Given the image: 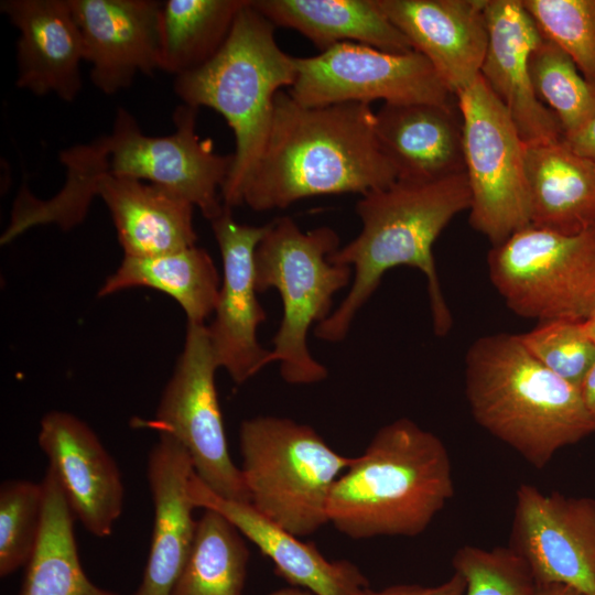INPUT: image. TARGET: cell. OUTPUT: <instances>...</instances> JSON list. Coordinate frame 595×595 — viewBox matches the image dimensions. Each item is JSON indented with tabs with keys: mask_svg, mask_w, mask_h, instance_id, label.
<instances>
[{
	"mask_svg": "<svg viewBox=\"0 0 595 595\" xmlns=\"http://www.w3.org/2000/svg\"><path fill=\"white\" fill-rule=\"evenodd\" d=\"M466 582L464 577L454 571V574L436 586H421L416 584H400L389 586L381 591H374L372 595H464Z\"/></svg>",
	"mask_w": 595,
	"mask_h": 595,
	"instance_id": "cell-35",
	"label": "cell"
},
{
	"mask_svg": "<svg viewBox=\"0 0 595 595\" xmlns=\"http://www.w3.org/2000/svg\"><path fill=\"white\" fill-rule=\"evenodd\" d=\"M210 223L220 250L223 278L215 317L207 331L218 368L241 385L267 366L270 351L257 338L267 314L257 298L255 271V252L270 223L240 224L227 206Z\"/></svg>",
	"mask_w": 595,
	"mask_h": 595,
	"instance_id": "cell-14",
	"label": "cell"
},
{
	"mask_svg": "<svg viewBox=\"0 0 595 595\" xmlns=\"http://www.w3.org/2000/svg\"><path fill=\"white\" fill-rule=\"evenodd\" d=\"M486 1L377 0V3L456 95L480 75L488 44Z\"/></svg>",
	"mask_w": 595,
	"mask_h": 595,
	"instance_id": "cell-18",
	"label": "cell"
},
{
	"mask_svg": "<svg viewBox=\"0 0 595 595\" xmlns=\"http://www.w3.org/2000/svg\"><path fill=\"white\" fill-rule=\"evenodd\" d=\"M95 193L110 212L125 257H155L196 246L195 206L176 193L115 176H102Z\"/></svg>",
	"mask_w": 595,
	"mask_h": 595,
	"instance_id": "cell-23",
	"label": "cell"
},
{
	"mask_svg": "<svg viewBox=\"0 0 595 595\" xmlns=\"http://www.w3.org/2000/svg\"><path fill=\"white\" fill-rule=\"evenodd\" d=\"M563 141L577 154L595 162V116L576 133Z\"/></svg>",
	"mask_w": 595,
	"mask_h": 595,
	"instance_id": "cell-36",
	"label": "cell"
},
{
	"mask_svg": "<svg viewBox=\"0 0 595 595\" xmlns=\"http://www.w3.org/2000/svg\"><path fill=\"white\" fill-rule=\"evenodd\" d=\"M197 111L181 105L173 115L175 131L153 137L141 131L127 109L118 108L110 133L60 154L66 177L56 195L39 199L26 188L20 191L12 208L10 232L18 237L46 224H56L64 230L77 226L84 220L102 176L163 186L191 202L212 221L224 209L221 187L234 156L216 153L210 139L198 137Z\"/></svg>",
	"mask_w": 595,
	"mask_h": 595,
	"instance_id": "cell-1",
	"label": "cell"
},
{
	"mask_svg": "<svg viewBox=\"0 0 595 595\" xmlns=\"http://www.w3.org/2000/svg\"><path fill=\"white\" fill-rule=\"evenodd\" d=\"M269 595H313V594L300 587L288 586V587L275 589L271 592Z\"/></svg>",
	"mask_w": 595,
	"mask_h": 595,
	"instance_id": "cell-39",
	"label": "cell"
},
{
	"mask_svg": "<svg viewBox=\"0 0 595 595\" xmlns=\"http://www.w3.org/2000/svg\"><path fill=\"white\" fill-rule=\"evenodd\" d=\"M453 494L452 463L442 440L401 418L380 428L336 480L328 522L356 540L416 537Z\"/></svg>",
	"mask_w": 595,
	"mask_h": 595,
	"instance_id": "cell-4",
	"label": "cell"
},
{
	"mask_svg": "<svg viewBox=\"0 0 595 595\" xmlns=\"http://www.w3.org/2000/svg\"><path fill=\"white\" fill-rule=\"evenodd\" d=\"M518 335L539 363L575 387L595 361V343L586 333L583 322H538L536 327Z\"/></svg>",
	"mask_w": 595,
	"mask_h": 595,
	"instance_id": "cell-33",
	"label": "cell"
},
{
	"mask_svg": "<svg viewBox=\"0 0 595 595\" xmlns=\"http://www.w3.org/2000/svg\"><path fill=\"white\" fill-rule=\"evenodd\" d=\"M239 451L250 505L303 538L328 523V500L354 457L337 453L310 425L259 415L239 428Z\"/></svg>",
	"mask_w": 595,
	"mask_h": 595,
	"instance_id": "cell-8",
	"label": "cell"
},
{
	"mask_svg": "<svg viewBox=\"0 0 595 595\" xmlns=\"http://www.w3.org/2000/svg\"><path fill=\"white\" fill-rule=\"evenodd\" d=\"M79 28L90 80L115 95L137 74L161 69V9L156 0H67Z\"/></svg>",
	"mask_w": 595,
	"mask_h": 595,
	"instance_id": "cell-16",
	"label": "cell"
},
{
	"mask_svg": "<svg viewBox=\"0 0 595 595\" xmlns=\"http://www.w3.org/2000/svg\"><path fill=\"white\" fill-rule=\"evenodd\" d=\"M455 96L463 120L469 224L494 247L531 225L526 143L480 75Z\"/></svg>",
	"mask_w": 595,
	"mask_h": 595,
	"instance_id": "cell-10",
	"label": "cell"
},
{
	"mask_svg": "<svg viewBox=\"0 0 595 595\" xmlns=\"http://www.w3.org/2000/svg\"><path fill=\"white\" fill-rule=\"evenodd\" d=\"M577 388L585 408L595 418V361Z\"/></svg>",
	"mask_w": 595,
	"mask_h": 595,
	"instance_id": "cell-37",
	"label": "cell"
},
{
	"mask_svg": "<svg viewBox=\"0 0 595 595\" xmlns=\"http://www.w3.org/2000/svg\"><path fill=\"white\" fill-rule=\"evenodd\" d=\"M274 29L248 0L219 52L174 80V91L185 105L212 108L232 130L234 161L221 187L229 208L242 205L269 136L277 94L295 80V57L280 48Z\"/></svg>",
	"mask_w": 595,
	"mask_h": 595,
	"instance_id": "cell-6",
	"label": "cell"
},
{
	"mask_svg": "<svg viewBox=\"0 0 595 595\" xmlns=\"http://www.w3.org/2000/svg\"><path fill=\"white\" fill-rule=\"evenodd\" d=\"M335 230L322 226L302 231L288 216L270 221L255 252L258 292L275 289L283 316L272 339L266 365L280 364L281 377L292 385H312L327 377V369L310 353L307 334L326 320L334 295L348 285L353 268L329 260L339 248Z\"/></svg>",
	"mask_w": 595,
	"mask_h": 595,
	"instance_id": "cell-7",
	"label": "cell"
},
{
	"mask_svg": "<svg viewBox=\"0 0 595 595\" xmlns=\"http://www.w3.org/2000/svg\"><path fill=\"white\" fill-rule=\"evenodd\" d=\"M248 0H166L161 9V71L180 76L209 62Z\"/></svg>",
	"mask_w": 595,
	"mask_h": 595,
	"instance_id": "cell-28",
	"label": "cell"
},
{
	"mask_svg": "<svg viewBox=\"0 0 595 595\" xmlns=\"http://www.w3.org/2000/svg\"><path fill=\"white\" fill-rule=\"evenodd\" d=\"M43 484L26 479L0 486V575L6 577L29 563L43 520Z\"/></svg>",
	"mask_w": 595,
	"mask_h": 595,
	"instance_id": "cell-31",
	"label": "cell"
},
{
	"mask_svg": "<svg viewBox=\"0 0 595 595\" xmlns=\"http://www.w3.org/2000/svg\"><path fill=\"white\" fill-rule=\"evenodd\" d=\"M529 69L533 90L559 119L563 138L580 131L595 116V90L553 42L542 39L530 55Z\"/></svg>",
	"mask_w": 595,
	"mask_h": 595,
	"instance_id": "cell-30",
	"label": "cell"
},
{
	"mask_svg": "<svg viewBox=\"0 0 595 595\" xmlns=\"http://www.w3.org/2000/svg\"><path fill=\"white\" fill-rule=\"evenodd\" d=\"M470 207L465 172L432 181H394L387 187L361 195L356 212L359 235L329 255V260L353 268V283L342 303L318 323L315 336L342 342L358 311L378 289L383 274L408 266L425 275L433 329L437 336L452 327L433 257V245L459 213Z\"/></svg>",
	"mask_w": 595,
	"mask_h": 595,
	"instance_id": "cell-3",
	"label": "cell"
},
{
	"mask_svg": "<svg viewBox=\"0 0 595 595\" xmlns=\"http://www.w3.org/2000/svg\"><path fill=\"white\" fill-rule=\"evenodd\" d=\"M248 561L242 533L221 513L204 509L170 595H242Z\"/></svg>",
	"mask_w": 595,
	"mask_h": 595,
	"instance_id": "cell-29",
	"label": "cell"
},
{
	"mask_svg": "<svg viewBox=\"0 0 595 595\" xmlns=\"http://www.w3.org/2000/svg\"><path fill=\"white\" fill-rule=\"evenodd\" d=\"M217 369L207 325L187 323L183 350L155 416L147 425L175 439L186 450L196 476L210 490L250 504L241 470L228 451L215 383Z\"/></svg>",
	"mask_w": 595,
	"mask_h": 595,
	"instance_id": "cell-11",
	"label": "cell"
},
{
	"mask_svg": "<svg viewBox=\"0 0 595 595\" xmlns=\"http://www.w3.org/2000/svg\"><path fill=\"white\" fill-rule=\"evenodd\" d=\"M288 93L307 107L343 102L448 104L453 93L419 52L391 53L360 43L336 44L317 55L295 57Z\"/></svg>",
	"mask_w": 595,
	"mask_h": 595,
	"instance_id": "cell-12",
	"label": "cell"
},
{
	"mask_svg": "<svg viewBox=\"0 0 595 595\" xmlns=\"http://www.w3.org/2000/svg\"><path fill=\"white\" fill-rule=\"evenodd\" d=\"M487 263L518 316L584 322L595 315V227L563 235L529 225L494 246Z\"/></svg>",
	"mask_w": 595,
	"mask_h": 595,
	"instance_id": "cell-9",
	"label": "cell"
},
{
	"mask_svg": "<svg viewBox=\"0 0 595 595\" xmlns=\"http://www.w3.org/2000/svg\"><path fill=\"white\" fill-rule=\"evenodd\" d=\"M394 181L397 173L379 145L370 105L307 107L281 90L242 204L258 212L283 209L313 196L365 195Z\"/></svg>",
	"mask_w": 595,
	"mask_h": 595,
	"instance_id": "cell-2",
	"label": "cell"
},
{
	"mask_svg": "<svg viewBox=\"0 0 595 595\" xmlns=\"http://www.w3.org/2000/svg\"><path fill=\"white\" fill-rule=\"evenodd\" d=\"M455 572L466 582L464 595H532L536 581L511 548H459L452 560Z\"/></svg>",
	"mask_w": 595,
	"mask_h": 595,
	"instance_id": "cell-34",
	"label": "cell"
},
{
	"mask_svg": "<svg viewBox=\"0 0 595 595\" xmlns=\"http://www.w3.org/2000/svg\"><path fill=\"white\" fill-rule=\"evenodd\" d=\"M376 136L397 178L432 181L464 173L463 120L448 104H383Z\"/></svg>",
	"mask_w": 595,
	"mask_h": 595,
	"instance_id": "cell-22",
	"label": "cell"
},
{
	"mask_svg": "<svg viewBox=\"0 0 595 595\" xmlns=\"http://www.w3.org/2000/svg\"><path fill=\"white\" fill-rule=\"evenodd\" d=\"M531 225L563 235L595 227V162L563 140L526 145Z\"/></svg>",
	"mask_w": 595,
	"mask_h": 595,
	"instance_id": "cell-24",
	"label": "cell"
},
{
	"mask_svg": "<svg viewBox=\"0 0 595 595\" xmlns=\"http://www.w3.org/2000/svg\"><path fill=\"white\" fill-rule=\"evenodd\" d=\"M509 548L527 563L536 584L560 583L595 595L594 499L520 485Z\"/></svg>",
	"mask_w": 595,
	"mask_h": 595,
	"instance_id": "cell-13",
	"label": "cell"
},
{
	"mask_svg": "<svg viewBox=\"0 0 595 595\" xmlns=\"http://www.w3.org/2000/svg\"><path fill=\"white\" fill-rule=\"evenodd\" d=\"M485 15L488 44L480 76L526 145L563 140L559 119L539 100L531 83L530 55L543 39L534 20L519 0H487Z\"/></svg>",
	"mask_w": 595,
	"mask_h": 595,
	"instance_id": "cell-17",
	"label": "cell"
},
{
	"mask_svg": "<svg viewBox=\"0 0 595 595\" xmlns=\"http://www.w3.org/2000/svg\"><path fill=\"white\" fill-rule=\"evenodd\" d=\"M194 473L186 450L159 434L147 463L153 529L142 581L133 595H170L190 555L197 521L188 484Z\"/></svg>",
	"mask_w": 595,
	"mask_h": 595,
	"instance_id": "cell-21",
	"label": "cell"
},
{
	"mask_svg": "<svg viewBox=\"0 0 595 595\" xmlns=\"http://www.w3.org/2000/svg\"><path fill=\"white\" fill-rule=\"evenodd\" d=\"M532 595H585L580 591L560 583L537 584Z\"/></svg>",
	"mask_w": 595,
	"mask_h": 595,
	"instance_id": "cell-38",
	"label": "cell"
},
{
	"mask_svg": "<svg viewBox=\"0 0 595 595\" xmlns=\"http://www.w3.org/2000/svg\"><path fill=\"white\" fill-rule=\"evenodd\" d=\"M221 279L213 258L197 246L148 258L125 257L98 291L104 298L132 288H150L173 298L187 323L205 324L214 313Z\"/></svg>",
	"mask_w": 595,
	"mask_h": 595,
	"instance_id": "cell-26",
	"label": "cell"
},
{
	"mask_svg": "<svg viewBox=\"0 0 595 595\" xmlns=\"http://www.w3.org/2000/svg\"><path fill=\"white\" fill-rule=\"evenodd\" d=\"M0 10L19 31L15 85L36 96L75 100L85 56L68 1L2 0Z\"/></svg>",
	"mask_w": 595,
	"mask_h": 595,
	"instance_id": "cell-20",
	"label": "cell"
},
{
	"mask_svg": "<svg viewBox=\"0 0 595 595\" xmlns=\"http://www.w3.org/2000/svg\"><path fill=\"white\" fill-rule=\"evenodd\" d=\"M37 442L75 519L97 538L111 536L125 488L117 463L97 434L69 412L50 411L40 422Z\"/></svg>",
	"mask_w": 595,
	"mask_h": 595,
	"instance_id": "cell-15",
	"label": "cell"
},
{
	"mask_svg": "<svg viewBox=\"0 0 595 595\" xmlns=\"http://www.w3.org/2000/svg\"><path fill=\"white\" fill-rule=\"evenodd\" d=\"M465 393L475 421L537 468L595 432L578 388L539 363L518 334L473 342L465 357Z\"/></svg>",
	"mask_w": 595,
	"mask_h": 595,
	"instance_id": "cell-5",
	"label": "cell"
},
{
	"mask_svg": "<svg viewBox=\"0 0 595 595\" xmlns=\"http://www.w3.org/2000/svg\"><path fill=\"white\" fill-rule=\"evenodd\" d=\"M274 26L296 30L322 52L345 42L407 53L413 47L377 0H251Z\"/></svg>",
	"mask_w": 595,
	"mask_h": 595,
	"instance_id": "cell-25",
	"label": "cell"
},
{
	"mask_svg": "<svg viewBox=\"0 0 595 595\" xmlns=\"http://www.w3.org/2000/svg\"><path fill=\"white\" fill-rule=\"evenodd\" d=\"M190 497L196 508L213 509L226 517L274 565L290 586L313 595H372L366 576L347 560L329 561L313 543L290 533L250 504L223 498L193 473Z\"/></svg>",
	"mask_w": 595,
	"mask_h": 595,
	"instance_id": "cell-19",
	"label": "cell"
},
{
	"mask_svg": "<svg viewBox=\"0 0 595 595\" xmlns=\"http://www.w3.org/2000/svg\"><path fill=\"white\" fill-rule=\"evenodd\" d=\"M584 328L592 340L595 343V315L583 322Z\"/></svg>",
	"mask_w": 595,
	"mask_h": 595,
	"instance_id": "cell-40",
	"label": "cell"
},
{
	"mask_svg": "<svg viewBox=\"0 0 595 595\" xmlns=\"http://www.w3.org/2000/svg\"><path fill=\"white\" fill-rule=\"evenodd\" d=\"M544 39L563 50L595 90V0H522Z\"/></svg>",
	"mask_w": 595,
	"mask_h": 595,
	"instance_id": "cell-32",
	"label": "cell"
},
{
	"mask_svg": "<svg viewBox=\"0 0 595 595\" xmlns=\"http://www.w3.org/2000/svg\"><path fill=\"white\" fill-rule=\"evenodd\" d=\"M42 484V528L20 595H119L98 587L85 574L74 534L76 519L50 467Z\"/></svg>",
	"mask_w": 595,
	"mask_h": 595,
	"instance_id": "cell-27",
	"label": "cell"
}]
</instances>
